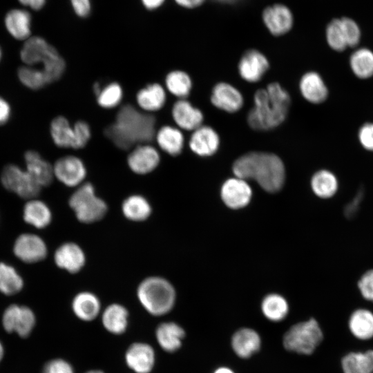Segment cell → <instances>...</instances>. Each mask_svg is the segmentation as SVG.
I'll return each instance as SVG.
<instances>
[{
  "mask_svg": "<svg viewBox=\"0 0 373 373\" xmlns=\"http://www.w3.org/2000/svg\"><path fill=\"white\" fill-rule=\"evenodd\" d=\"M106 136L119 149L128 150L146 144L155 136V118L131 104L122 106L115 122L105 129Z\"/></svg>",
  "mask_w": 373,
  "mask_h": 373,
  "instance_id": "obj_1",
  "label": "cell"
},
{
  "mask_svg": "<svg viewBox=\"0 0 373 373\" xmlns=\"http://www.w3.org/2000/svg\"><path fill=\"white\" fill-rule=\"evenodd\" d=\"M291 105L288 92L277 82L258 89L254 106L247 116L248 125L256 131H269L280 126L287 118Z\"/></svg>",
  "mask_w": 373,
  "mask_h": 373,
  "instance_id": "obj_2",
  "label": "cell"
},
{
  "mask_svg": "<svg viewBox=\"0 0 373 373\" xmlns=\"http://www.w3.org/2000/svg\"><path fill=\"white\" fill-rule=\"evenodd\" d=\"M232 170L236 177L254 180L266 191H279L285 182L283 162L277 155L262 151H251L235 160Z\"/></svg>",
  "mask_w": 373,
  "mask_h": 373,
  "instance_id": "obj_3",
  "label": "cell"
},
{
  "mask_svg": "<svg viewBox=\"0 0 373 373\" xmlns=\"http://www.w3.org/2000/svg\"><path fill=\"white\" fill-rule=\"evenodd\" d=\"M22 61L44 74L49 84L58 80L64 74L66 63L58 51L42 37H30L25 41L21 51Z\"/></svg>",
  "mask_w": 373,
  "mask_h": 373,
  "instance_id": "obj_4",
  "label": "cell"
},
{
  "mask_svg": "<svg viewBox=\"0 0 373 373\" xmlns=\"http://www.w3.org/2000/svg\"><path fill=\"white\" fill-rule=\"evenodd\" d=\"M137 296L143 307L153 316L167 314L175 301L173 287L168 280L159 276L144 278L137 287Z\"/></svg>",
  "mask_w": 373,
  "mask_h": 373,
  "instance_id": "obj_5",
  "label": "cell"
},
{
  "mask_svg": "<svg viewBox=\"0 0 373 373\" xmlns=\"http://www.w3.org/2000/svg\"><path fill=\"white\" fill-rule=\"evenodd\" d=\"M68 204L77 219L86 224L102 220L107 213L105 201L97 197L90 183L82 184L69 198Z\"/></svg>",
  "mask_w": 373,
  "mask_h": 373,
  "instance_id": "obj_6",
  "label": "cell"
},
{
  "mask_svg": "<svg viewBox=\"0 0 373 373\" xmlns=\"http://www.w3.org/2000/svg\"><path fill=\"white\" fill-rule=\"evenodd\" d=\"M323 339L318 323L314 318L296 323L285 334L283 345L289 351L299 354H312Z\"/></svg>",
  "mask_w": 373,
  "mask_h": 373,
  "instance_id": "obj_7",
  "label": "cell"
},
{
  "mask_svg": "<svg viewBox=\"0 0 373 373\" xmlns=\"http://www.w3.org/2000/svg\"><path fill=\"white\" fill-rule=\"evenodd\" d=\"M1 180L7 190L26 199H34L41 189V186L26 170L24 171L14 164H8L4 167Z\"/></svg>",
  "mask_w": 373,
  "mask_h": 373,
  "instance_id": "obj_8",
  "label": "cell"
},
{
  "mask_svg": "<svg viewBox=\"0 0 373 373\" xmlns=\"http://www.w3.org/2000/svg\"><path fill=\"white\" fill-rule=\"evenodd\" d=\"M54 176L68 187L80 186L86 176V169L79 157L66 155L58 159L53 165Z\"/></svg>",
  "mask_w": 373,
  "mask_h": 373,
  "instance_id": "obj_9",
  "label": "cell"
},
{
  "mask_svg": "<svg viewBox=\"0 0 373 373\" xmlns=\"http://www.w3.org/2000/svg\"><path fill=\"white\" fill-rule=\"evenodd\" d=\"M35 324L32 311L26 306H9L3 316V325L8 332H16L19 336L26 337Z\"/></svg>",
  "mask_w": 373,
  "mask_h": 373,
  "instance_id": "obj_10",
  "label": "cell"
},
{
  "mask_svg": "<svg viewBox=\"0 0 373 373\" xmlns=\"http://www.w3.org/2000/svg\"><path fill=\"white\" fill-rule=\"evenodd\" d=\"M14 252L22 261L34 263L44 259L48 249L45 242L39 236L32 233H23L16 240Z\"/></svg>",
  "mask_w": 373,
  "mask_h": 373,
  "instance_id": "obj_11",
  "label": "cell"
},
{
  "mask_svg": "<svg viewBox=\"0 0 373 373\" xmlns=\"http://www.w3.org/2000/svg\"><path fill=\"white\" fill-rule=\"evenodd\" d=\"M269 67L267 57L260 51L251 49L246 51L238 63L240 76L246 82H259Z\"/></svg>",
  "mask_w": 373,
  "mask_h": 373,
  "instance_id": "obj_12",
  "label": "cell"
},
{
  "mask_svg": "<svg viewBox=\"0 0 373 373\" xmlns=\"http://www.w3.org/2000/svg\"><path fill=\"white\" fill-rule=\"evenodd\" d=\"M160 156L153 146L142 144L135 146L127 157L130 169L136 174L144 175L152 172L158 166Z\"/></svg>",
  "mask_w": 373,
  "mask_h": 373,
  "instance_id": "obj_13",
  "label": "cell"
},
{
  "mask_svg": "<svg viewBox=\"0 0 373 373\" xmlns=\"http://www.w3.org/2000/svg\"><path fill=\"white\" fill-rule=\"evenodd\" d=\"M210 99L215 107L230 113L240 110L244 104L240 90L227 82H219L213 86Z\"/></svg>",
  "mask_w": 373,
  "mask_h": 373,
  "instance_id": "obj_14",
  "label": "cell"
},
{
  "mask_svg": "<svg viewBox=\"0 0 373 373\" xmlns=\"http://www.w3.org/2000/svg\"><path fill=\"white\" fill-rule=\"evenodd\" d=\"M252 191L245 180L238 177L227 179L221 188V197L225 204L232 209L245 207L250 201Z\"/></svg>",
  "mask_w": 373,
  "mask_h": 373,
  "instance_id": "obj_15",
  "label": "cell"
},
{
  "mask_svg": "<svg viewBox=\"0 0 373 373\" xmlns=\"http://www.w3.org/2000/svg\"><path fill=\"white\" fill-rule=\"evenodd\" d=\"M220 137L211 126H200L194 130L189 141L190 149L200 157H209L217 152Z\"/></svg>",
  "mask_w": 373,
  "mask_h": 373,
  "instance_id": "obj_16",
  "label": "cell"
},
{
  "mask_svg": "<svg viewBox=\"0 0 373 373\" xmlns=\"http://www.w3.org/2000/svg\"><path fill=\"white\" fill-rule=\"evenodd\" d=\"M54 260L56 265L60 269L71 274H75L84 266L86 256L78 245L73 242H67L61 245L56 249Z\"/></svg>",
  "mask_w": 373,
  "mask_h": 373,
  "instance_id": "obj_17",
  "label": "cell"
},
{
  "mask_svg": "<svg viewBox=\"0 0 373 373\" xmlns=\"http://www.w3.org/2000/svg\"><path fill=\"white\" fill-rule=\"evenodd\" d=\"M153 347L144 343L131 345L125 354V360L129 368L136 373H149L155 363Z\"/></svg>",
  "mask_w": 373,
  "mask_h": 373,
  "instance_id": "obj_18",
  "label": "cell"
},
{
  "mask_svg": "<svg viewBox=\"0 0 373 373\" xmlns=\"http://www.w3.org/2000/svg\"><path fill=\"white\" fill-rule=\"evenodd\" d=\"M171 114L177 126L193 131L202 125V112L185 99H179L173 106Z\"/></svg>",
  "mask_w": 373,
  "mask_h": 373,
  "instance_id": "obj_19",
  "label": "cell"
},
{
  "mask_svg": "<svg viewBox=\"0 0 373 373\" xmlns=\"http://www.w3.org/2000/svg\"><path fill=\"white\" fill-rule=\"evenodd\" d=\"M262 19L269 32L276 36L285 34L290 30L293 25L291 11L282 4L267 7L263 11Z\"/></svg>",
  "mask_w": 373,
  "mask_h": 373,
  "instance_id": "obj_20",
  "label": "cell"
},
{
  "mask_svg": "<svg viewBox=\"0 0 373 373\" xmlns=\"http://www.w3.org/2000/svg\"><path fill=\"white\" fill-rule=\"evenodd\" d=\"M299 89L302 96L312 104L323 103L328 96V89L324 80L314 71L307 72L302 76Z\"/></svg>",
  "mask_w": 373,
  "mask_h": 373,
  "instance_id": "obj_21",
  "label": "cell"
},
{
  "mask_svg": "<svg viewBox=\"0 0 373 373\" xmlns=\"http://www.w3.org/2000/svg\"><path fill=\"white\" fill-rule=\"evenodd\" d=\"M261 338L254 329L247 327L237 330L231 338V347L234 353L242 358H247L260 348Z\"/></svg>",
  "mask_w": 373,
  "mask_h": 373,
  "instance_id": "obj_22",
  "label": "cell"
},
{
  "mask_svg": "<svg viewBox=\"0 0 373 373\" xmlns=\"http://www.w3.org/2000/svg\"><path fill=\"white\" fill-rule=\"evenodd\" d=\"M32 17L24 9L14 8L4 17V24L10 35L18 40H27L31 35Z\"/></svg>",
  "mask_w": 373,
  "mask_h": 373,
  "instance_id": "obj_23",
  "label": "cell"
},
{
  "mask_svg": "<svg viewBox=\"0 0 373 373\" xmlns=\"http://www.w3.org/2000/svg\"><path fill=\"white\" fill-rule=\"evenodd\" d=\"M26 171L42 187L53 180V166L45 160L37 151H28L25 153Z\"/></svg>",
  "mask_w": 373,
  "mask_h": 373,
  "instance_id": "obj_24",
  "label": "cell"
},
{
  "mask_svg": "<svg viewBox=\"0 0 373 373\" xmlns=\"http://www.w3.org/2000/svg\"><path fill=\"white\" fill-rule=\"evenodd\" d=\"M184 336L183 328L174 322L162 323L155 331L157 342L162 350L168 352L177 351L181 347Z\"/></svg>",
  "mask_w": 373,
  "mask_h": 373,
  "instance_id": "obj_25",
  "label": "cell"
},
{
  "mask_svg": "<svg viewBox=\"0 0 373 373\" xmlns=\"http://www.w3.org/2000/svg\"><path fill=\"white\" fill-rule=\"evenodd\" d=\"M72 309L75 316L84 321H90L99 314L101 304L99 298L89 291H82L75 296Z\"/></svg>",
  "mask_w": 373,
  "mask_h": 373,
  "instance_id": "obj_26",
  "label": "cell"
},
{
  "mask_svg": "<svg viewBox=\"0 0 373 373\" xmlns=\"http://www.w3.org/2000/svg\"><path fill=\"white\" fill-rule=\"evenodd\" d=\"M166 92L157 83L150 84L138 91L136 101L143 111L153 112L161 109L166 102Z\"/></svg>",
  "mask_w": 373,
  "mask_h": 373,
  "instance_id": "obj_27",
  "label": "cell"
},
{
  "mask_svg": "<svg viewBox=\"0 0 373 373\" xmlns=\"http://www.w3.org/2000/svg\"><path fill=\"white\" fill-rule=\"evenodd\" d=\"M128 313L125 307L113 303L104 310L102 321L104 328L114 334H121L128 325Z\"/></svg>",
  "mask_w": 373,
  "mask_h": 373,
  "instance_id": "obj_28",
  "label": "cell"
},
{
  "mask_svg": "<svg viewBox=\"0 0 373 373\" xmlns=\"http://www.w3.org/2000/svg\"><path fill=\"white\" fill-rule=\"evenodd\" d=\"M160 148L172 156L178 155L184 147V136L181 131L171 126L161 127L156 135Z\"/></svg>",
  "mask_w": 373,
  "mask_h": 373,
  "instance_id": "obj_29",
  "label": "cell"
},
{
  "mask_svg": "<svg viewBox=\"0 0 373 373\" xmlns=\"http://www.w3.org/2000/svg\"><path fill=\"white\" fill-rule=\"evenodd\" d=\"M51 137L56 146L75 149L76 137L74 126L64 116L54 118L50 126Z\"/></svg>",
  "mask_w": 373,
  "mask_h": 373,
  "instance_id": "obj_30",
  "label": "cell"
},
{
  "mask_svg": "<svg viewBox=\"0 0 373 373\" xmlns=\"http://www.w3.org/2000/svg\"><path fill=\"white\" fill-rule=\"evenodd\" d=\"M348 326L351 333L360 340L373 337V313L366 309H358L351 314Z\"/></svg>",
  "mask_w": 373,
  "mask_h": 373,
  "instance_id": "obj_31",
  "label": "cell"
},
{
  "mask_svg": "<svg viewBox=\"0 0 373 373\" xmlns=\"http://www.w3.org/2000/svg\"><path fill=\"white\" fill-rule=\"evenodd\" d=\"M23 219L29 224L42 229L50 223L52 213L43 201L31 199L24 206Z\"/></svg>",
  "mask_w": 373,
  "mask_h": 373,
  "instance_id": "obj_32",
  "label": "cell"
},
{
  "mask_svg": "<svg viewBox=\"0 0 373 373\" xmlns=\"http://www.w3.org/2000/svg\"><path fill=\"white\" fill-rule=\"evenodd\" d=\"M122 211L128 220L141 222L150 216L151 207L149 201L142 195H132L123 201Z\"/></svg>",
  "mask_w": 373,
  "mask_h": 373,
  "instance_id": "obj_33",
  "label": "cell"
},
{
  "mask_svg": "<svg viewBox=\"0 0 373 373\" xmlns=\"http://www.w3.org/2000/svg\"><path fill=\"white\" fill-rule=\"evenodd\" d=\"M311 187L318 197L327 199L336 194L338 189V182L332 172L321 169L313 175L311 179Z\"/></svg>",
  "mask_w": 373,
  "mask_h": 373,
  "instance_id": "obj_34",
  "label": "cell"
},
{
  "mask_svg": "<svg viewBox=\"0 0 373 373\" xmlns=\"http://www.w3.org/2000/svg\"><path fill=\"white\" fill-rule=\"evenodd\" d=\"M350 65L353 73L360 79L373 76V52L362 48L355 50L350 58Z\"/></svg>",
  "mask_w": 373,
  "mask_h": 373,
  "instance_id": "obj_35",
  "label": "cell"
},
{
  "mask_svg": "<svg viewBox=\"0 0 373 373\" xmlns=\"http://www.w3.org/2000/svg\"><path fill=\"white\" fill-rule=\"evenodd\" d=\"M167 90L179 99H185L189 96L192 88L190 76L182 70H173L165 78Z\"/></svg>",
  "mask_w": 373,
  "mask_h": 373,
  "instance_id": "obj_36",
  "label": "cell"
},
{
  "mask_svg": "<svg viewBox=\"0 0 373 373\" xmlns=\"http://www.w3.org/2000/svg\"><path fill=\"white\" fill-rule=\"evenodd\" d=\"M261 309L267 319L278 322L286 317L289 312V305L283 296L272 294L265 297L262 302Z\"/></svg>",
  "mask_w": 373,
  "mask_h": 373,
  "instance_id": "obj_37",
  "label": "cell"
},
{
  "mask_svg": "<svg viewBox=\"0 0 373 373\" xmlns=\"http://www.w3.org/2000/svg\"><path fill=\"white\" fill-rule=\"evenodd\" d=\"M343 373H373L371 361L367 352H353L341 360Z\"/></svg>",
  "mask_w": 373,
  "mask_h": 373,
  "instance_id": "obj_38",
  "label": "cell"
},
{
  "mask_svg": "<svg viewBox=\"0 0 373 373\" xmlns=\"http://www.w3.org/2000/svg\"><path fill=\"white\" fill-rule=\"evenodd\" d=\"M23 285L21 277L12 267L0 263V291L2 293L15 294L21 289Z\"/></svg>",
  "mask_w": 373,
  "mask_h": 373,
  "instance_id": "obj_39",
  "label": "cell"
},
{
  "mask_svg": "<svg viewBox=\"0 0 373 373\" xmlns=\"http://www.w3.org/2000/svg\"><path fill=\"white\" fill-rule=\"evenodd\" d=\"M326 40L334 50L341 52L347 46L341 19L331 21L326 28Z\"/></svg>",
  "mask_w": 373,
  "mask_h": 373,
  "instance_id": "obj_40",
  "label": "cell"
},
{
  "mask_svg": "<svg viewBox=\"0 0 373 373\" xmlns=\"http://www.w3.org/2000/svg\"><path fill=\"white\" fill-rule=\"evenodd\" d=\"M98 104L104 108H113L119 105L123 97V90L121 86L116 82H112L102 88L96 96Z\"/></svg>",
  "mask_w": 373,
  "mask_h": 373,
  "instance_id": "obj_41",
  "label": "cell"
},
{
  "mask_svg": "<svg viewBox=\"0 0 373 373\" xmlns=\"http://www.w3.org/2000/svg\"><path fill=\"white\" fill-rule=\"evenodd\" d=\"M18 77L24 86L32 90H38L49 84L43 73L28 66H23L19 68Z\"/></svg>",
  "mask_w": 373,
  "mask_h": 373,
  "instance_id": "obj_42",
  "label": "cell"
},
{
  "mask_svg": "<svg viewBox=\"0 0 373 373\" xmlns=\"http://www.w3.org/2000/svg\"><path fill=\"white\" fill-rule=\"evenodd\" d=\"M348 47L357 46L361 40V32L355 21L348 17L341 19Z\"/></svg>",
  "mask_w": 373,
  "mask_h": 373,
  "instance_id": "obj_43",
  "label": "cell"
},
{
  "mask_svg": "<svg viewBox=\"0 0 373 373\" xmlns=\"http://www.w3.org/2000/svg\"><path fill=\"white\" fill-rule=\"evenodd\" d=\"M73 126L76 137L75 149H82L86 145L90 138L91 130L90 126L85 121L79 120Z\"/></svg>",
  "mask_w": 373,
  "mask_h": 373,
  "instance_id": "obj_44",
  "label": "cell"
},
{
  "mask_svg": "<svg viewBox=\"0 0 373 373\" xmlns=\"http://www.w3.org/2000/svg\"><path fill=\"white\" fill-rule=\"evenodd\" d=\"M358 287L362 296L373 302V269L365 272L358 282Z\"/></svg>",
  "mask_w": 373,
  "mask_h": 373,
  "instance_id": "obj_45",
  "label": "cell"
},
{
  "mask_svg": "<svg viewBox=\"0 0 373 373\" xmlns=\"http://www.w3.org/2000/svg\"><path fill=\"white\" fill-rule=\"evenodd\" d=\"M42 373H74V370L68 361L55 358L45 365Z\"/></svg>",
  "mask_w": 373,
  "mask_h": 373,
  "instance_id": "obj_46",
  "label": "cell"
},
{
  "mask_svg": "<svg viewBox=\"0 0 373 373\" xmlns=\"http://www.w3.org/2000/svg\"><path fill=\"white\" fill-rule=\"evenodd\" d=\"M358 137L364 149L373 151V123L363 124L358 131Z\"/></svg>",
  "mask_w": 373,
  "mask_h": 373,
  "instance_id": "obj_47",
  "label": "cell"
},
{
  "mask_svg": "<svg viewBox=\"0 0 373 373\" xmlns=\"http://www.w3.org/2000/svg\"><path fill=\"white\" fill-rule=\"evenodd\" d=\"M363 190L358 191L354 198L344 207V214L347 218H353L358 213L364 197Z\"/></svg>",
  "mask_w": 373,
  "mask_h": 373,
  "instance_id": "obj_48",
  "label": "cell"
},
{
  "mask_svg": "<svg viewBox=\"0 0 373 373\" xmlns=\"http://www.w3.org/2000/svg\"><path fill=\"white\" fill-rule=\"evenodd\" d=\"M73 8L80 17H86L90 12V0H70Z\"/></svg>",
  "mask_w": 373,
  "mask_h": 373,
  "instance_id": "obj_49",
  "label": "cell"
},
{
  "mask_svg": "<svg viewBox=\"0 0 373 373\" xmlns=\"http://www.w3.org/2000/svg\"><path fill=\"white\" fill-rule=\"evenodd\" d=\"M10 115V107L8 102L0 97V125L8 122Z\"/></svg>",
  "mask_w": 373,
  "mask_h": 373,
  "instance_id": "obj_50",
  "label": "cell"
},
{
  "mask_svg": "<svg viewBox=\"0 0 373 373\" xmlns=\"http://www.w3.org/2000/svg\"><path fill=\"white\" fill-rule=\"evenodd\" d=\"M23 6L34 10H41L46 4V0H18Z\"/></svg>",
  "mask_w": 373,
  "mask_h": 373,
  "instance_id": "obj_51",
  "label": "cell"
},
{
  "mask_svg": "<svg viewBox=\"0 0 373 373\" xmlns=\"http://www.w3.org/2000/svg\"><path fill=\"white\" fill-rule=\"evenodd\" d=\"M175 2L180 6L188 8H193L201 5L204 0H175Z\"/></svg>",
  "mask_w": 373,
  "mask_h": 373,
  "instance_id": "obj_52",
  "label": "cell"
},
{
  "mask_svg": "<svg viewBox=\"0 0 373 373\" xmlns=\"http://www.w3.org/2000/svg\"><path fill=\"white\" fill-rule=\"evenodd\" d=\"M164 0H142L144 7L149 10H154L162 5Z\"/></svg>",
  "mask_w": 373,
  "mask_h": 373,
  "instance_id": "obj_53",
  "label": "cell"
},
{
  "mask_svg": "<svg viewBox=\"0 0 373 373\" xmlns=\"http://www.w3.org/2000/svg\"><path fill=\"white\" fill-rule=\"evenodd\" d=\"M213 373H234V372L227 367H220L217 368Z\"/></svg>",
  "mask_w": 373,
  "mask_h": 373,
  "instance_id": "obj_54",
  "label": "cell"
},
{
  "mask_svg": "<svg viewBox=\"0 0 373 373\" xmlns=\"http://www.w3.org/2000/svg\"><path fill=\"white\" fill-rule=\"evenodd\" d=\"M101 89H102L101 85L98 82H96L93 85V92L96 96L99 93Z\"/></svg>",
  "mask_w": 373,
  "mask_h": 373,
  "instance_id": "obj_55",
  "label": "cell"
},
{
  "mask_svg": "<svg viewBox=\"0 0 373 373\" xmlns=\"http://www.w3.org/2000/svg\"><path fill=\"white\" fill-rule=\"evenodd\" d=\"M366 352L368 354L369 357H370V359L371 361L372 365V367H373V350H367V351H366Z\"/></svg>",
  "mask_w": 373,
  "mask_h": 373,
  "instance_id": "obj_56",
  "label": "cell"
},
{
  "mask_svg": "<svg viewBox=\"0 0 373 373\" xmlns=\"http://www.w3.org/2000/svg\"><path fill=\"white\" fill-rule=\"evenodd\" d=\"M216 1H218L222 2V3H231L236 2V1H238L239 0H216Z\"/></svg>",
  "mask_w": 373,
  "mask_h": 373,
  "instance_id": "obj_57",
  "label": "cell"
},
{
  "mask_svg": "<svg viewBox=\"0 0 373 373\" xmlns=\"http://www.w3.org/2000/svg\"><path fill=\"white\" fill-rule=\"evenodd\" d=\"M3 354V350L2 345L0 343V361L2 358Z\"/></svg>",
  "mask_w": 373,
  "mask_h": 373,
  "instance_id": "obj_58",
  "label": "cell"
},
{
  "mask_svg": "<svg viewBox=\"0 0 373 373\" xmlns=\"http://www.w3.org/2000/svg\"><path fill=\"white\" fill-rule=\"evenodd\" d=\"M86 373H104V372L101 370H90Z\"/></svg>",
  "mask_w": 373,
  "mask_h": 373,
  "instance_id": "obj_59",
  "label": "cell"
},
{
  "mask_svg": "<svg viewBox=\"0 0 373 373\" xmlns=\"http://www.w3.org/2000/svg\"><path fill=\"white\" fill-rule=\"evenodd\" d=\"M1 50L0 48V60H1Z\"/></svg>",
  "mask_w": 373,
  "mask_h": 373,
  "instance_id": "obj_60",
  "label": "cell"
}]
</instances>
